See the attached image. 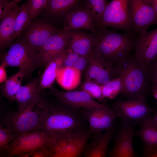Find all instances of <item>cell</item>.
Returning a JSON list of instances; mask_svg holds the SVG:
<instances>
[{
    "label": "cell",
    "instance_id": "6da1fadb",
    "mask_svg": "<svg viewBox=\"0 0 157 157\" xmlns=\"http://www.w3.org/2000/svg\"><path fill=\"white\" fill-rule=\"evenodd\" d=\"M95 33L94 48L107 62L115 66L131 57L137 35L134 33H118L104 28Z\"/></svg>",
    "mask_w": 157,
    "mask_h": 157
},
{
    "label": "cell",
    "instance_id": "7a4b0ae2",
    "mask_svg": "<svg viewBox=\"0 0 157 157\" xmlns=\"http://www.w3.org/2000/svg\"><path fill=\"white\" fill-rule=\"evenodd\" d=\"M123 83L122 94L127 99L145 96L149 81L147 69L134 56L115 66Z\"/></svg>",
    "mask_w": 157,
    "mask_h": 157
},
{
    "label": "cell",
    "instance_id": "3957f363",
    "mask_svg": "<svg viewBox=\"0 0 157 157\" xmlns=\"http://www.w3.org/2000/svg\"><path fill=\"white\" fill-rule=\"evenodd\" d=\"M50 107L39 98L21 112L8 116L5 121L6 127L15 135L41 130Z\"/></svg>",
    "mask_w": 157,
    "mask_h": 157
},
{
    "label": "cell",
    "instance_id": "277c9868",
    "mask_svg": "<svg viewBox=\"0 0 157 157\" xmlns=\"http://www.w3.org/2000/svg\"><path fill=\"white\" fill-rule=\"evenodd\" d=\"M1 64L19 68L28 76L40 66L38 52L20 39L13 44L6 53L1 54Z\"/></svg>",
    "mask_w": 157,
    "mask_h": 157
},
{
    "label": "cell",
    "instance_id": "5b68a950",
    "mask_svg": "<svg viewBox=\"0 0 157 157\" xmlns=\"http://www.w3.org/2000/svg\"><path fill=\"white\" fill-rule=\"evenodd\" d=\"M82 129L73 132L51 136L49 157H81L89 138Z\"/></svg>",
    "mask_w": 157,
    "mask_h": 157
},
{
    "label": "cell",
    "instance_id": "8992f818",
    "mask_svg": "<svg viewBox=\"0 0 157 157\" xmlns=\"http://www.w3.org/2000/svg\"><path fill=\"white\" fill-rule=\"evenodd\" d=\"M80 125L79 118L72 112L50 106L41 130L51 136L76 131L81 129Z\"/></svg>",
    "mask_w": 157,
    "mask_h": 157
},
{
    "label": "cell",
    "instance_id": "52a82bcc",
    "mask_svg": "<svg viewBox=\"0 0 157 157\" xmlns=\"http://www.w3.org/2000/svg\"><path fill=\"white\" fill-rule=\"evenodd\" d=\"M129 0H113L108 2L102 19L96 24L98 28L109 27L134 33V26L128 8Z\"/></svg>",
    "mask_w": 157,
    "mask_h": 157
},
{
    "label": "cell",
    "instance_id": "ba28073f",
    "mask_svg": "<svg viewBox=\"0 0 157 157\" xmlns=\"http://www.w3.org/2000/svg\"><path fill=\"white\" fill-rule=\"evenodd\" d=\"M15 139L4 151L7 157H13L50 147L52 138L42 130L15 135Z\"/></svg>",
    "mask_w": 157,
    "mask_h": 157
},
{
    "label": "cell",
    "instance_id": "9c48e42d",
    "mask_svg": "<svg viewBox=\"0 0 157 157\" xmlns=\"http://www.w3.org/2000/svg\"><path fill=\"white\" fill-rule=\"evenodd\" d=\"M111 108L117 118L122 121L136 124L153 113L154 110L146 101L145 96L126 100L118 99L111 105Z\"/></svg>",
    "mask_w": 157,
    "mask_h": 157
},
{
    "label": "cell",
    "instance_id": "30bf717a",
    "mask_svg": "<svg viewBox=\"0 0 157 157\" xmlns=\"http://www.w3.org/2000/svg\"><path fill=\"white\" fill-rule=\"evenodd\" d=\"M128 8L135 35L145 33L150 26L157 24V17L149 0H129Z\"/></svg>",
    "mask_w": 157,
    "mask_h": 157
},
{
    "label": "cell",
    "instance_id": "8fae6325",
    "mask_svg": "<svg viewBox=\"0 0 157 157\" xmlns=\"http://www.w3.org/2000/svg\"><path fill=\"white\" fill-rule=\"evenodd\" d=\"M85 57L89 64L86 81L102 85L115 77V66L107 62L94 48Z\"/></svg>",
    "mask_w": 157,
    "mask_h": 157
},
{
    "label": "cell",
    "instance_id": "7c38bea8",
    "mask_svg": "<svg viewBox=\"0 0 157 157\" xmlns=\"http://www.w3.org/2000/svg\"><path fill=\"white\" fill-rule=\"evenodd\" d=\"M58 31L49 22L36 19L31 22L23 32V36L20 39L38 51L52 35Z\"/></svg>",
    "mask_w": 157,
    "mask_h": 157
},
{
    "label": "cell",
    "instance_id": "4fadbf2b",
    "mask_svg": "<svg viewBox=\"0 0 157 157\" xmlns=\"http://www.w3.org/2000/svg\"><path fill=\"white\" fill-rule=\"evenodd\" d=\"M135 124L122 121L109 157H137L133 145Z\"/></svg>",
    "mask_w": 157,
    "mask_h": 157
},
{
    "label": "cell",
    "instance_id": "5bb4252c",
    "mask_svg": "<svg viewBox=\"0 0 157 157\" xmlns=\"http://www.w3.org/2000/svg\"><path fill=\"white\" fill-rule=\"evenodd\" d=\"M134 57L147 69L157 57V28L137 35Z\"/></svg>",
    "mask_w": 157,
    "mask_h": 157
},
{
    "label": "cell",
    "instance_id": "9a60e30c",
    "mask_svg": "<svg viewBox=\"0 0 157 157\" xmlns=\"http://www.w3.org/2000/svg\"><path fill=\"white\" fill-rule=\"evenodd\" d=\"M68 41L67 31L64 29L52 35L38 51L40 65L47 66L66 53Z\"/></svg>",
    "mask_w": 157,
    "mask_h": 157
},
{
    "label": "cell",
    "instance_id": "2e32d148",
    "mask_svg": "<svg viewBox=\"0 0 157 157\" xmlns=\"http://www.w3.org/2000/svg\"><path fill=\"white\" fill-rule=\"evenodd\" d=\"M83 114L88 123L90 131L95 134L113 127L117 118L112 108L107 106L103 108L85 109Z\"/></svg>",
    "mask_w": 157,
    "mask_h": 157
},
{
    "label": "cell",
    "instance_id": "e0dca14e",
    "mask_svg": "<svg viewBox=\"0 0 157 157\" xmlns=\"http://www.w3.org/2000/svg\"><path fill=\"white\" fill-rule=\"evenodd\" d=\"M51 91L61 102L74 108L86 109L103 108L107 106L98 103L83 90L64 91L51 88Z\"/></svg>",
    "mask_w": 157,
    "mask_h": 157
},
{
    "label": "cell",
    "instance_id": "ac0fdd59",
    "mask_svg": "<svg viewBox=\"0 0 157 157\" xmlns=\"http://www.w3.org/2000/svg\"><path fill=\"white\" fill-rule=\"evenodd\" d=\"M96 28L95 22L85 8H76L72 9L65 16L64 29L69 30L83 29L95 33Z\"/></svg>",
    "mask_w": 157,
    "mask_h": 157
},
{
    "label": "cell",
    "instance_id": "d6986e66",
    "mask_svg": "<svg viewBox=\"0 0 157 157\" xmlns=\"http://www.w3.org/2000/svg\"><path fill=\"white\" fill-rule=\"evenodd\" d=\"M67 30L68 48L80 56L86 57L95 45V35L88 34L78 30Z\"/></svg>",
    "mask_w": 157,
    "mask_h": 157
},
{
    "label": "cell",
    "instance_id": "ffe728a7",
    "mask_svg": "<svg viewBox=\"0 0 157 157\" xmlns=\"http://www.w3.org/2000/svg\"><path fill=\"white\" fill-rule=\"evenodd\" d=\"M114 133V127L95 134L84 151L83 157H106L108 146Z\"/></svg>",
    "mask_w": 157,
    "mask_h": 157
},
{
    "label": "cell",
    "instance_id": "44dd1931",
    "mask_svg": "<svg viewBox=\"0 0 157 157\" xmlns=\"http://www.w3.org/2000/svg\"><path fill=\"white\" fill-rule=\"evenodd\" d=\"M40 79L38 76L20 87L14 99L18 104V109L16 112H21L39 98L38 86Z\"/></svg>",
    "mask_w": 157,
    "mask_h": 157
},
{
    "label": "cell",
    "instance_id": "7402d4cb",
    "mask_svg": "<svg viewBox=\"0 0 157 157\" xmlns=\"http://www.w3.org/2000/svg\"><path fill=\"white\" fill-rule=\"evenodd\" d=\"M139 129L135 131V136H138L142 142L144 150L157 148V126L154 124L150 115L139 123Z\"/></svg>",
    "mask_w": 157,
    "mask_h": 157
},
{
    "label": "cell",
    "instance_id": "603a6c76",
    "mask_svg": "<svg viewBox=\"0 0 157 157\" xmlns=\"http://www.w3.org/2000/svg\"><path fill=\"white\" fill-rule=\"evenodd\" d=\"M22 5L0 20V48L2 50L10 47L13 43V36L15 19L22 8Z\"/></svg>",
    "mask_w": 157,
    "mask_h": 157
},
{
    "label": "cell",
    "instance_id": "cb8c5ba5",
    "mask_svg": "<svg viewBox=\"0 0 157 157\" xmlns=\"http://www.w3.org/2000/svg\"><path fill=\"white\" fill-rule=\"evenodd\" d=\"M81 79V71L73 67H61L59 70L56 80L62 88L70 91L78 86Z\"/></svg>",
    "mask_w": 157,
    "mask_h": 157
},
{
    "label": "cell",
    "instance_id": "d4e9b609",
    "mask_svg": "<svg viewBox=\"0 0 157 157\" xmlns=\"http://www.w3.org/2000/svg\"><path fill=\"white\" fill-rule=\"evenodd\" d=\"M64 54L51 61L46 66L42 74L40 77L38 86L39 92L43 90L51 87L56 79L57 74L62 67Z\"/></svg>",
    "mask_w": 157,
    "mask_h": 157
},
{
    "label": "cell",
    "instance_id": "484cf974",
    "mask_svg": "<svg viewBox=\"0 0 157 157\" xmlns=\"http://www.w3.org/2000/svg\"><path fill=\"white\" fill-rule=\"evenodd\" d=\"M25 75L24 72L19 70L17 73L8 78L1 85L3 95L10 101H14L15 96L22 86V82Z\"/></svg>",
    "mask_w": 157,
    "mask_h": 157
},
{
    "label": "cell",
    "instance_id": "4316f807",
    "mask_svg": "<svg viewBox=\"0 0 157 157\" xmlns=\"http://www.w3.org/2000/svg\"><path fill=\"white\" fill-rule=\"evenodd\" d=\"M77 0H49L45 9L51 16L60 17L65 15L77 4Z\"/></svg>",
    "mask_w": 157,
    "mask_h": 157
},
{
    "label": "cell",
    "instance_id": "83f0119b",
    "mask_svg": "<svg viewBox=\"0 0 157 157\" xmlns=\"http://www.w3.org/2000/svg\"><path fill=\"white\" fill-rule=\"evenodd\" d=\"M108 2L106 0L85 1V8L89 12L96 24L102 19Z\"/></svg>",
    "mask_w": 157,
    "mask_h": 157
},
{
    "label": "cell",
    "instance_id": "f1b7e54d",
    "mask_svg": "<svg viewBox=\"0 0 157 157\" xmlns=\"http://www.w3.org/2000/svg\"><path fill=\"white\" fill-rule=\"evenodd\" d=\"M102 86L104 98L113 99L119 93H121L123 90L122 77L121 75H118Z\"/></svg>",
    "mask_w": 157,
    "mask_h": 157
},
{
    "label": "cell",
    "instance_id": "f546056e",
    "mask_svg": "<svg viewBox=\"0 0 157 157\" xmlns=\"http://www.w3.org/2000/svg\"><path fill=\"white\" fill-rule=\"evenodd\" d=\"M22 8L16 18L13 41L18 38L31 22L27 12L26 3L22 4Z\"/></svg>",
    "mask_w": 157,
    "mask_h": 157
},
{
    "label": "cell",
    "instance_id": "4dcf8cb0",
    "mask_svg": "<svg viewBox=\"0 0 157 157\" xmlns=\"http://www.w3.org/2000/svg\"><path fill=\"white\" fill-rule=\"evenodd\" d=\"M48 0H28L26 1L28 13L31 21L37 18L47 7Z\"/></svg>",
    "mask_w": 157,
    "mask_h": 157
},
{
    "label": "cell",
    "instance_id": "1f68e13d",
    "mask_svg": "<svg viewBox=\"0 0 157 157\" xmlns=\"http://www.w3.org/2000/svg\"><path fill=\"white\" fill-rule=\"evenodd\" d=\"M82 90L85 92L94 99L99 100L104 99L102 86L95 82L86 81L82 86Z\"/></svg>",
    "mask_w": 157,
    "mask_h": 157
},
{
    "label": "cell",
    "instance_id": "d6a6232c",
    "mask_svg": "<svg viewBox=\"0 0 157 157\" xmlns=\"http://www.w3.org/2000/svg\"><path fill=\"white\" fill-rule=\"evenodd\" d=\"M15 135L9 129L0 126V149L4 151L15 139Z\"/></svg>",
    "mask_w": 157,
    "mask_h": 157
},
{
    "label": "cell",
    "instance_id": "836d02e7",
    "mask_svg": "<svg viewBox=\"0 0 157 157\" xmlns=\"http://www.w3.org/2000/svg\"><path fill=\"white\" fill-rule=\"evenodd\" d=\"M21 0H0V20L13 11L18 6Z\"/></svg>",
    "mask_w": 157,
    "mask_h": 157
},
{
    "label": "cell",
    "instance_id": "e575fe53",
    "mask_svg": "<svg viewBox=\"0 0 157 157\" xmlns=\"http://www.w3.org/2000/svg\"><path fill=\"white\" fill-rule=\"evenodd\" d=\"M49 147L36 151L20 154L17 157H49Z\"/></svg>",
    "mask_w": 157,
    "mask_h": 157
},
{
    "label": "cell",
    "instance_id": "d590c367",
    "mask_svg": "<svg viewBox=\"0 0 157 157\" xmlns=\"http://www.w3.org/2000/svg\"><path fill=\"white\" fill-rule=\"evenodd\" d=\"M147 69L149 82L157 85V57Z\"/></svg>",
    "mask_w": 157,
    "mask_h": 157
},
{
    "label": "cell",
    "instance_id": "8d00e7d4",
    "mask_svg": "<svg viewBox=\"0 0 157 157\" xmlns=\"http://www.w3.org/2000/svg\"><path fill=\"white\" fill-rule=\"evenodd\" d=\"M87 62L85 57L80 56L78 60L74 64L73 67L81 71L85 68Z\"/></svg>",
    "mask_w": 157,
    "mask_h": 157
},
{
    "label": "cell",
    "instance_id": "74e56055",
    "mask_svg": "<svg viewBox=\"0 0 157 157\" xmlns=\"http://www.w3.org/2000/svg\"><path fill=\"white\" fill-rule=\"evenodd\" d=\"M6 67L1 64L0 66V83L4 82L7 79L6 71Z\"/></svg>",
    "mask_w": 157,
    "mask_h": 157
},
{
    "label": "cell",
    "instance_id": "f35d334b",
    "mask_svg": "<svg viewBox=\"0 0 157 157\" xmlns=\"http://www.w3.org/2000/svg\"><path fill=\"white\" fill-rule=\"evenodd\" d=\"M142 157H157V148L144 150Z\"/></svg>",
    "mask_w": 157,
    "mask_h": 157
},
{
    "label": "cell",
    "instance_id": "ab89813d",
    "mask_svg": "<svg viewBox=\"0 0 157 157\" xmlns=\"http://www.w3.org/2000/svg\"><path fill=\"white\" fill-rule=\"evenodd\" d=\"M151 90L153 96L157 100V85L151 84Z\"/></svg>",
    "mask_w": 157,
    "mask_h": 157
},
{
    "label": "cell",
    "instance_id": "60d3db41",
    "mask_svg": "<svg viewBox=\"0 0 157 157\" xmlns=\"http://www.w3.org/2000/svg\"><path fill=\"white\" fill-rule=\"evenodd\" d=\"M149 1L153 8L157 17V0H149Z\"/></svg>",
    "mask_w": 157,
    "mask_h": 157
},
{
    "label": "cell",
    "instance_id": "b9f144b4",
    "mask_svg": "<svg viewBox=\"0 0 157 157\" xmlns=\"http://www.w3.org/2000/svg\"><path fill=\"white\" fill-rule=\"evenodd\" d=\"M153 113L154 115L152 116V120L154 124L157 126V112L154 110Z\"/></svg>",
    "mask_w": 157,
    "mask_h": 157
},
{
    "label": "cell",
    "instance_id": "7bdbcfd3",
    "mask_svg": "<svg viewBox=\"0 0 157 157\" xmlns=\"http://www.w3.org/2000/svg\"></svg>",
    "mask_w": 157,
    "mask_h": 157
}]
</instances>
